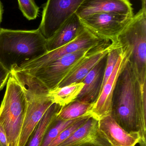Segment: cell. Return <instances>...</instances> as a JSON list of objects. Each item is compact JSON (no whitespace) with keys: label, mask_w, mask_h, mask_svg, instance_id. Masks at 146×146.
<instances>
[{"label":"cell","mask_w":146,"mask_h":146,"mask_svg":"<svg viewBox=\"0 0 146 146\" xmlns=\"http://www.w3.org/2000/svg\"><path fill=\"white\" fill-rule=\"evenodd\" d=\"M111 115L127 132L139 133V142H146V82L141 84L127 60L116 83Z\"/></svg>","instance_id":"cell-1"},{"label":"cell","mask_w":146,"mask_h":146,"mask_svg":"<svg viewBox=\"0 0 146 146\" xmlns=\"http://www.w3.org/2000/svg\"><path fill=\"white\" fill-rule=\"evenodd\" d=\"M46 39L39 29L0 28V63L11 72L48 52Z\"/></svg>","instance_id":"cell-2"},{"label":"cell","mask_w":146,"mask_h":146,"mask_svg":"<svg viewBox=\"0 0 146 146\" xmlns=\"http://www.w3.org/2000/svg\"><path fill=\"white\" fill-rule=\"evenodd\" d=\"M14 77L23 88L27 101L25 115L18 146H25L48 108L53 104L48 96L49 89L35 76L24 71L15 73Z\"/></svg>","instance_id":"cell-3"},{"label":"cell","mask_w":146,"mask_h":146,"mask_svg":"<svg viewBox=\"0 0 146 146\" xmlns=\"http://www.w3.org/2000/svg\"><path fill=\"white\" fill-rule=\"evenodd\" d=\"M141 85L146 82V10L140 9L115 42Z\"/></svg>","instance_id":"cell-4"},{"label":"cell","mask_w":146,"mask_h":146,"mask_svg":"<svg viewBox=\"0 0 146 146\" xmlns=\"http://www.w3.org/2000/svg\"><path fill=\"white\" fill-rule=\"evenodd\" d=\"M23 88L10 74L0 106V123L4 128L9 146H18L26 111Z\"/></svg>","instance_id":"cell-5"},{"label":"cell","mask_w":146,"mask_h":146,"mask_svg":"<svg viewBox=\"0 0 146 146\" xmlns=\"http://www.w3.org/2000/svg\"><path fill=\"white\" fill-rule=\"evenodd\" d=\"M112 43L108 41L88 49L65 55L39 67L21 70L39 79L49 91L58 86L63 79L92 54Z\"/></svg>","instance_id":"cell-6"},{"label":"cell","mask_w":146,"mask_h":146,"mask_svg":"<svg viewBox=\"0 0 146 146\" xmlns=\"http://www.w3.org/2000/svg\"><path fill=\"white\" fill-rule=\"evenodd\" d=\"M133 17L117 13H98L80 19L84 26L96 36L115 43Z\"/></svg>","instance_id":"cell-7"},{"label":"cell","mask_w":146,"mask_h":146,"mask_svg":"<svg viewBox=\"0 0 146 146\" xmlns=\"http://www.w3.org/2000/svg\"><path fill=\"white\" fill-rule=\"evenodd\" d=\"M84 0H47L43 9L39 30L46 39L75 13Z\"/></svg>","instance_id":"cell-8"},{"label":"cell","mask_w":146,"mask_h":146,"mask_svg":"<svg viewBox=\"0 0 146 146\" xmlns=\"http://www.w3.org/2000/svg\"><path fill=\"white\" fill-rule=\"evenodd\" d=\"M108 41L110 40H104L99 37L85 27L81 32L73 41L58 48L49 51L43 56L25 66L13 70H26L39 67L65 55L88 49L103 44Z\"/></svg>","instance_id":"cell-9"},{"label":"cell","mask_w":146,"mask_h":146,"mask_svg":"<svg viewBox=\"0 0 146 146\" xmlns=\"http://www.w3.org/2000/svg\"><path fill=\"white\" fill-rule=\"evenodd\" d=\"M57 146H111L91 116L65 141Z\"/></svg>","instance_id":"cell-10"},{"label":"cell","mask_w":146,"mask_h":146,"mask_svg":"<svg viewBox=\"0 0 146 146\" xmlns=\"http://www.w3.org/2000/svg\"><path fill=\"white\" fill-rule=\"evenodd\" d=\"M127 61L126 56L121 52L112 74L102 88L97 100L89 112V115L98 121L111 115L114 89L117 78Z\"/></svg>","instance_id":"cell-11"},{"label":"cell","mask_w":146,"mask_h":146,"mask_svg":"<svg viewBox=\"0 0 146 146\" xmlns=\"http://www.w3.org/2000/svg\"><path fill=\"white\" fill-rule=\"evenodd\" d=\"M105 13L134 16L129 0H84L75 13L81 19L94 14Z\"/></svg>","instance_id":"cell-12"},{"label":"cell","mask_w":146,"mask_h":146,"mask_svg":"<svg viewBox=\"0 0 146 146\" xmlns=\"http://www.w3.org/2000/svg\"><path fill=\"white\" fill-rule=\"evenodd\" d=\"M99 127L111 146H135L139 142V133L127 132L111 115L99 120Z\"/></svg>","instance_id":"cell-13"},{"label":"cell","mask_w":146,"mask_h":146,"mask_svg":"<svg viewBox=\"0 0 146 146\" xmlns=\"http://www.w3.org/2000/svg\"><path fill=\"white\" fill-rule=\"evenodd\" d=\"M108 55V54H107ZM107 55L103 58L81 81L83 88L75 100L94 104L102 91Z\"/></svg>","instance_id":"cell-14"},{"label":"cell","mask_w":146,"mask_h":146,"mask_svg":"<svg viewBox=\"0 0 146 146\" xmlns=\"http://www.w3.org/2000/svg\"><path fill=\"white\" fill-rule=\"evenodd\" d=\"M85 28L76 13L68 18L55 33L46 39L48 52L58 48L74 39Z\"/></svg>","instance_id":"cell-15"},{"label":"cell","mask_w":146,"mask_h":146,"mask_svg":"<svg viewBox=\"0 0 146 146\" xmlns=\"http://www.w3.org/2000/svg\"><path fill=\"white\" fill-rule=\"evenodd\" d=\"M114 45L115 44L112 43L109 46L101 49L87 57L63 79L57 87H62L73 83L81 82L94 67L103 58L107 55Z\"/></svg>","instance_id":"cell-16"},{"label":"cell","mask_w":146,"mask_h":146,"mask_svg":"<svg viewBox=\"0 0 146 146\" xmlns=\"http://www.w3.org/2000/svg\"><path fill=\"white\" fill-rule=\"evenodd\" d=\"M61 107L55 103L51 105L37 125L25 146H40L45 132Z\"/></svg>","instance_id":"cell-17"},{"label":"cell","mask_w":146,"mask_h":146,"mask_svg":"<svg viewBox=\"0 0 146 146\" xmlns=\"http://www.w3.org/2000/svg\"><path fill=\"white\" fill-rule=\"evenodd\" d=\"M82 82L73 83L50 90L48 96L53 103L63 106L75 100L84 86Z\"/></svg>","instance_id":"cell-18"},{"label":"cell","mask_w":146,"mask_h":146,"mask_svg":"<svg viewBox=\"0 0 146 146\" xmlns=\"http://www.w3.org/2000/svg\"><path fill=\"white\" fill-rule=\"evenodd\" d=\"M93 104L79 100H74L67 105L62 106L57 117L65 121L74 120L89 115Z\"/></svg>","instance_id":"cell-19"},{"label":"cell","mask_w":146,"mask_h":146,"mask_svg":"<svg viewBox=\"0 0 146 146\" xmlns=\"http://www.w3.org/2000/svg\"><path fill=\"white\" fill-rule=\"evenodd\" d=\"M79 118L65 121L57 118L56 116L45 132L40 146H49L63 130Z\"/></svg>","instance_id":"cell-20"},{"label":"cell","mask_w":146,"mask_h":146,"mask_svg":"<svg viewBox=\"0 0 146 146\" xmlns=\"http://www.w3.org/2000/svg\"><path fill=\"white\" fill-rule=\"evenodd\" d=\"M91 117L90 115H87L79 117L77 121L63 130L48 146H57L65 141Z\"/></svg>","instance_id":"cell-21"},{"label":"cell","mask_w":146,"mask_h":146,"mask_svg":"<svg viewBox=\"0 0 146 146\" xmlns=\"http://www.w3.org/2000/svg\"><path fill=\"white\" fill-rule=\"evenodd\" d=\"M115 44L114 47L109 51L107 55V62L102 85V90L105 84L112 74L114 68L117 63V60L121 54V48Z\"/></svg>","instance_id":"cell-22"},{"label":"cell","mask_w":146,"mask_h":146,"mask_svg":"<svg viewBox=\"0 0 146 146\" xmlns=\"http://www.w3.org/2000/svg\"><path fill=\"white\" fill-rule=\"evenodd\" d=\"M19 8L24 17L28 20H33L37 17L39 9L35 0H17Z\"/></svg>","instance_id":"cell-23"},{"label":"cell","mask_w":146,"mask_h":146,"mask_svg":"<svg viewBox=\"0 0 146 146\" xmlns=\"http://www.w3.org/2000/svg\"><path fill=\"white\" fill-rule=\"evenodd\" d=\"M10 75V72L0 63V91L2 90L7 84Z\"/></svg>","instance_id":"cell-24"},{"label":"cell","mask_w":146,"mask_h":146,"mask_svg":"<svg viewBox=\"0 0 146 146\" xmlns=\"http://www.w3.org/2000/svg\"><path fill=\"white\" fill-rule=\"evenodd\" d=\"M0 146H9L7 135L4 128L0 123Z\"/></svg>","instance_id":"cell-25"},{"label":"cell","mask_w":146,"mask_h":146,"mask_svg":"<svg viewBox=\"0 0 146 146\" xmlns=\"http://www.w3.org/2000/svg\"><path fill=\"white\" fill-rule=\"evenodd\" d=\"M3 13V5L1 1V0H0V25H1V22L2 20Z\"/></svg>","instance_id":"cell-26"},{"label":"cell","mask_w":146,"mask_h":146,"mask_svg":"<svg viewBox=\"0 0 146 146\" xmlns=\"http://www.w3.org/2000/svg\"><path fill=\"white\" fill-rule=\"evenodd\" d=\"M141 9L146 10V0H141Z\"/></svg>","instance_id":"cell-27"}]
</instances>
